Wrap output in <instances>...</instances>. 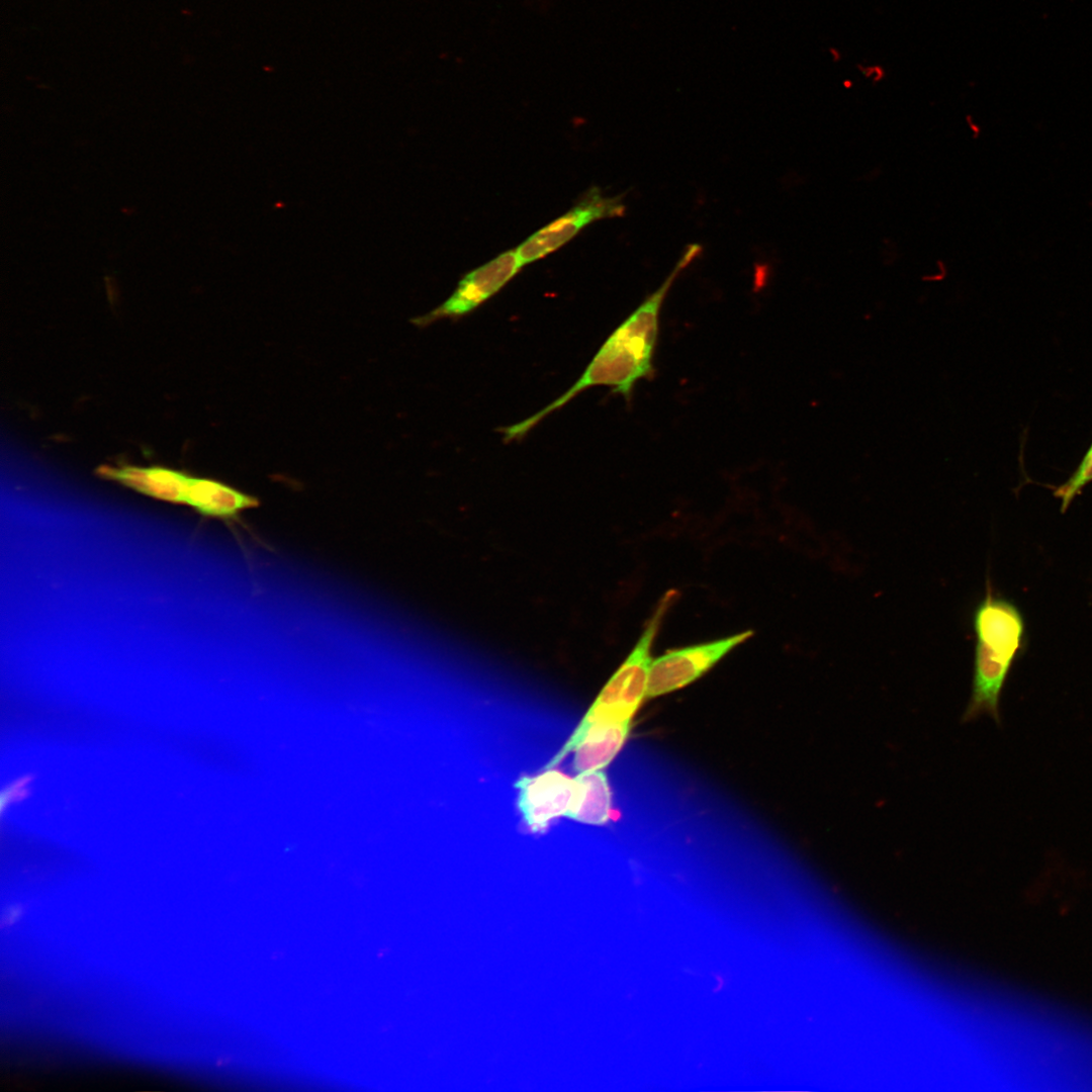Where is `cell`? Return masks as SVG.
Returning a JSON list of instances; mask_svg holds the SVG:
<instances>
[{
  "label": "cell",
  "instance_id": "obj_3",
  "mask_svg": "<svg viewBox=\"0 0 1092 1092\" xmlns=\"http://www.w3.org/2000/svg\"><path fill=\"white\" fill-rule=\"evenodd\" d=\"M676 596L674 590H668L661 598L633 650L606 684L574 731H581L597 722H632L647 695L653 642Z\"/></svg>",
  "mask_w": 1092,
  "mask_h": 1092
},
{
  "label": "cell",
  "instance_id": "obj_12",
  "mask_svg": "<svg viewBox=\"0 0 1092 1092\" xmlns=\"http://www.w3.org/2000/svg\"><path fill=\"white\" fill-rule=\"evenodd\" d=\"M1090 482H1092V442L1069 478L1053 486V494L1061 502L1062 513L1067 511L1074 498Z\"/></svg>",
  "mask_w": 1092,
  "mask_h": 1092
},
{
  "label": "cell",
  "instance_id": "obj_4",
  "mask_svg": "<svg viewBox=\"0 0 1092 1092\" xmlns=\"http://www.w3.org/2000/svg\"><path fill=\"white\" fill-rule=\"evenodd\" d=\"M625 211L623 195L607 196L593 186L566 212L517 247V254L524 266L531 264L557 251L595 221L621 217Z\"/></svg>",
  "mask_w": 1092,
  "mask_h": 1092
},
{
  "label": "cell",
  "instance_id": "obj_11",
  "mask_svg": "<svg viewBox=\"0 0 1092 1092\" xmlns=\"http://www.w3.org/2000/svg\"><path fill=\"white\" fill-rule=\"evenodd\" d=\"M566 817L590 825H604L615 817L612 792L601 769L578 774Z\"/></svg>",
  "mask_w": 1092,
  "mask_h": 1092
},
{
  "label": "cell",
  "instance_id": "obj_13",
  "mask_svg": "<svg viewBox=\"0 0 1092 1092\" xmlns=\"http://www.w3.org/2000/svg\"><path fill=\"white\" fill-rule=\"evenodd\" d=\"M30 777H23L15 781L9 787L1 792L0 796V814L2 815L5 808L15 801L21 800L28 793Z\"/></svg>",
  "mask_w": 1092,
  "mask_h": 1092
},
{
  "label": "cell",
  "instance_id": "obj_10",
  "mask_svg": "<svg viewBox=\"0 0 1092 1092\" xmlns=\"http://www.w3.org/2000/svg\"><path fill=\"white\" fill-rule=\"evenodd\" d=\"M185 505L203 517L237 521L241 513L259 507L260 500L220 481L191 476Z\"/></svg>",
  "mask_w": 1092,
  "mask_h": 1092
},
{
  "label": "cell",
  "instance_id": "obj_9",
  "mask_svg": "<svg viewBox=\"0 0 1092 1092\" xmlns=\"http://www.w3.org/2000/svg\"><path fill=\"white\" fill-rule=\"evenodd\" d=\"M96 474L148 496L184 505L191 479L187 473L161 466L104 464L96 469Z\"/></svg>",
  "mask_w": 1092,
  "mask_h": 1092
},
{
  "label": "cell",
  "instance_id": "obj_6",
  "mask_svg": "<svg viewBox=\"0 0 1092 1092\" xmlns=\"http://www.w3.org/2000/svg\"><path fill=\"white\" fill-rule=\"evenodd\" d=\"M523 266L516 249L507 250L466 273L445 301L412 322L416 326L426 327L443 318H460L495 295Z\"/></svg>",
  "mask_w": 1092,
  "mask_h": 1092
},
{
  "label": "cell",
  "instance_id": "obj_2",
  "mask_svg": "<svg viewBox=\"0 0 1092 1092\" xmlns=\"http://www.w3.org/2000/svg\"><path fill=\"white\" fill-rule=\"evenodd\" d=\"M975 633L974 674L971 700L964 720L983 714L1000 721V697L1025 644V622L1020 610L1009 600L993 594L988 586L973 612Z\"/></svg>",
  "mask_w": 1092,
  "mask_h": 1092
},
{
  "label": "cell",
  "instance_id": "obj_7",
  "mask_svg": "<svg viewBox=\"0 0 1092 1092\" xmlns=\"http://www.w3.org/2000/svg\"><path fill=\"white\" fill-rule=\"evenodd\" d=\"M518 807L533 832L543 831L549 823L565 816L574 793V779L546 767L535 776L521 778L517 784Z\"/></svg>",
  "mask_w": 1092,
  "mask_h": 1092
},
{
  "label": "cell",
  "instance_id": "obj_5",
  "mask_svg": "<svg viewBox=\"0 0 1092 1092\" xmlns=\"http://www.w3.org/2000/svg\"><path fill=\"white\" fill-rule=\"evenodd\" d=\"M751 635L750 630L743 631L717 640L672 649L652 659L646 698L666 695L690 685Z\"/></svg>",
  "mask_w": 1092,
  "mask_h": 1092
},
{
  "label": "cell",
  "instance_id": "obj_8",
  "mask_svg": "<svg viewBox=\"0 0 1092 1092\" xmlns=\"http://www.w3.org/2000/svg\"><path fill=\"white\" fill-rule=\"evenodd\" d=\"M630 727L629 721H609L593 723L581 731H573L545 767L555 766L574 751L573 766L577 774L602 769L619 753L628 738Z\"/></svg>",
  "mask_w": 1092,
  "mask_h": 1092
},
{
  "label": "cell",
  "instance_id": "obj_1",
  "mask_svg": "<svg viewBox=\"0 0 1092 1092\" xmlns=\"http://www.w3.org/2000/svg\"><path fill=\"white\" fill-rule=\"evenodd\" d=\"M701 252L699 244L688 245L664 281L612 332L576 382L538 413L503 428L500 432L505 441L523 438L545 417L593 386H608L613 393L622 395L629 402L637 382L649 379L654 374L653 360L665 297L677 276Z\"/></svg>",
  "mask_w": 1092,
  "mask_h": 1092
}]
</instances>
